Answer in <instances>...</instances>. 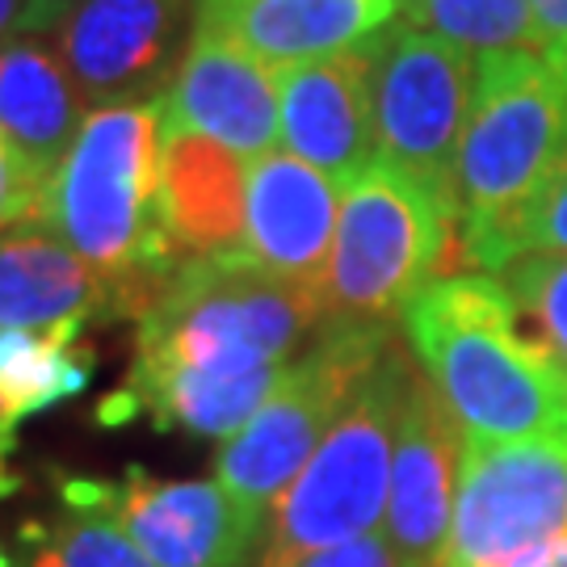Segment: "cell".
<instances>
[{"label":"cell","mask_w":567,"mask_h":567,"mask_svg":"<svg viewBox=\"0 0 567 567\" xmlns=\"http://www.w3.org/2000/svg\"><path fill=\"white\" fill-rule=\"evenodd\" d=\"M324 320V295L252 257H185L140 316L122 416L156 429L231 437L282 386L290 353Z\"/></svg>","instance_id":"obj_1"},{"label":"cell","mask_w":567,"mask_h":567,"mask_svg":"<svg viewBox=\"0 0 567 567\" xmlns=\"http://www.w3.org/2000/svg\"><path fill=\"white\" fill-rule=\"evenodd\" d=\"M425 379L471 442L567 437V370L508 286L492 274H450L404 307Z\"/></svg>","instance_id":"obj_2"},{"label":"cell","mask_w":567,"mask_h":567,"mask_svg":"<svg viewBox=\"0 0 567 567\" xmlns=\"http://www.w3.org/2000/svg\"><path fill=\"white\" fill-rule=\"evenodd\" d=\"M567 147V93L534 51H496L475 60V97L466 114L454 210L463 257L480 274H501V244L547 182Z\"/></svg>","instance_id":"obj_3"},{"label":"cell","mask_w":567,"mask_h":567,"mask_svg":"<svg viewBox=\"0 0 567 567\" xmlns=\"http://www.w3.org/2000/svg\"><path fill=\"white\" fill-rule=\"evenodd\" d=\"M156 97L89 110L76 143L47 182L39 224L110 278H168L177 252L156 215Z\"/></svg>","instance_id":"obj_4"},{"label":"cell","mask_w":567,"mask_h":567,"mask_svg":"<svg viewBox=\"0 0 567 567\" xmlns=\"http://www.w3.org/2000/svg\"><path fill=\"white\" fill-rule=\"evenodd\" d=\"M408 379L412 362L395 344H386L374 370L349 395L337 425L328 429L320 450L307 458L299 480L269 508L252 567H290L311 550L383 529L395 425Z\"/></svg>","instance_id":"obj_5"},{"label":"cell","mask_w":567,"mask_h":567,"mask_svg":"<svg viewBox=\"0 0 567 567\" xmlns=\"http://www.w3.org/2000/svg\"><path fill=\"white\" fill-rule=\"evenodd\" d=\"M458 215L446 198L383 161L341 189V219L324 278V324H386L454 252Z\"/></svg>","instance_id":"obj_6"},{"label":"cell","mask_w":567,"mask_h":567,"mask_svg":"<svg viewBox=\"0 0 567 567\" xmlns=\"http://www.w3.org/2000/svg\"><path fill=\"white\" fill-rule=\"evenodd\" d=\"M386 344V324H328L320 341L290 362L282 386L257 408V416L224 442L215 484L244 508L269 517Z\"/></svg>","instance_id":"obj_7"},{"label":"cell","mask_w":567,"mask_h":567,"mask_svg":"<svg viewBox=\"0 0 567 567\" xmlns=\"http://www.w3.org/2000/svg\"><path fill=\"white\" fill-rule=\"evenodd\" d=\"M362 47L379 161L454 206V168L475 97V55L408 21L383 25Z\"/></svg>","instance_id":"obj_8"},{"label":"cell","mask_w":567,"mask_h":567,"mask_svg":"<svg viewBox=\"0 0 567 567\" xmlns=\"http://www.w3.org/2000/svg\"><path fill=\"white\" fill-rule=\"evenodd\" d=\"M567 534V437H463L446 567H508Z\"/></svg>","instance_id":"obj_9"},{"label":"cell","mask_w":567,"mask_h":567,"mask_svg":"<svg viewBox=\"0 0 567 567\" xmlns=\"http://www.w3.org/2000/svg\"><path fill=\"white\" fill-rule=\"evenodd\" d=\"M161 131H189L231 147L244 164L282 140L278 72L231 39L194 25L173 84L156 97Z\"/></svg>","instance_id":"obj_10"},{"label":"cell","mask_w":567,"mask_h":567,"mask_svg":"<svg viewBox=\"0 0 567 567\" xmlns=\"http://www.w3.org/2000/svg\"><path fill=\"white\" fill-rule=\"evenodd\" d=\"M118 526L156 567H244L257 555L265 517L231 492L203 480L164 484L131 466L122 484H105Z\"/></svg>","instance_id":"obj_11"},{"label":"cell","mask_w":567,"mask_h":567,"mask_svg":"<svg viewBox=\"0 0 567 567\" xmlns=\"http://www.w3.org/2000/svg\"><path fill=\"white\" fill-rule=\"evenodd\" d=\"M194 0H76L60 30V55L89 110L143 102L173 63Z\"/></svg>","instance_id":"obj_12"},{"label":"cell","mask_w":567,"mask_h":567,"mask_svg":"<svg viewBox=\"0 0 567 567\" xmlns=\"http://www.w3.org/2000/svg\"><path fill=\"white\" fill-rule=\"evenodd\" d=\"M458 454H463V429L454 425L433 383L412 370L395 425L391 492L383 517V534L412 567H437L446 559Z\"/></svg>","instance_id":"obj_13"},{"label":"cell","mask_w":567,"mask_h":567,"mask_svg":"<svg viewBox=\"0 0 567 567\" xmlns=\"http://www.w3.org/2000/svg\"><path fill=\"white\" fill-rule=\"evenodd\" d=\"M337 219H341V185L316 164L278 147L248 164L244 257L324 295Z\"/></svg>","instance_id":"obj_14"},{"label":"cell","mask_w":567,"mask_h":567,"mask_svg":"<svg viewBox=\"0 0 567 567\" xmlns=\"http://www.w3.org/2000/svg\"><path fill=\"white\" fill-rule=\"evenodd\" d=\"M278 102L286 152L316 164L341 189L365 164L379 161L362 42L341 55L278 72Z\"/></svg>","instance_id":"obj_15"},{"label":"cell","mask_w":567,"mask_h":567,"mask_svg":"<svg viewBox=\"0 0 567 567\" xmlns=\"http://www.w3.org/2000/svg\"><path fill=\"white\" fill-rule=\"evenodd\" d=\"M400 13V0H194V25L244 47L274 72L353 51Z\"/></svg>","instance_id":"obj_16"},{"label":"cell","mask_w":567,"mask_h":567,"mask_svg":"<svg viewBox=\"0 0 567 567\" xmlns=\"http://www.w3.org/2000/svg\"><path fill=\"white\" fill-rule=\"evenodd\" d=\"M248 164L224 143L161 131L156 161V215L173 252L215 257L244 248Z\"/></svg>","instance_id":"obj_17"},{"label":"cell","mask_w":567,"mask_h":567,"mask_svg":"<svg viewBox=\"0 0 567 567\" xmlns=\"http://www.w3.org/2000/svg\"><path fill=\"white\" fill-rule=\"evenodd\" d=\"M126 278H110L42 231L0 236V328H51L93 316H140Z\"/></svg>","instance_id":"obj_18"},{"label":"cell","mask_w":567,"mask_h":567,"mask_svg":"<svg viewBox=\"0 0 567 567\" xmlns=\"http://www.w3.org/2000/svg\"><path fill=\"white\" fill-rule=\"evenodd\" d=\"M81 89L60 51L39 34L0 42V135L42 182L60 168L84 126Z\"/></svg>","instance_id":"obj_19"},{"label":"cell","mask_w":567,"mask_h":567,"mask_svg":"<svg viewBox=\"0 0 567 567\" xmlns=\"http://www.w3.org/2000/svg\"><path fill=\"white\" fill-rule=\"evenodd\" d=\"M84 320L51 328H0V425L18 429L51 404L72 400L89 383L81 353Z\"/></svg>","instance_id":"obj_20"},{"label":"cell","mask_w":567,"mask_h":567,"mask_svg":"<svg viewBox=\"0 0 567 567\" xmlns=\"http://www.w3.org/2000/svg\"><path fill=\"white\" fill-rule=\"evenodd\" d=\"M60 496L68 517L55 526H21V538L34 547L30 567H156L140 543L118 526L105 484L63 480Z\"/></svg>","instance_id":"obj_21"},{"label":"cell","mask_w":567,"mask_h":567,"mask_svg":"<svg viewBox=\"0 0 567 567\" xmlns=\"http://www.w3.org/2000/svg\"><path fill=\"white\" fill-rule=\"evenodd\" d=\"M400 18L416 30L454 42L480 55L496 51H534V4L529 0H408Z\"/></svg>","instance_id":"obj_22"},{"label":"cell","mask_w":567,"mask_h":567,"mask_svg":"<svg viewBox=\"0 0 567 567\" xmlns=\"http://www.w3.org/2000/svg\"><path fill=\"white\" fill-rule=\"evenodd\" d=\"M508 295L567 370V252H529L505 269Z\"/></svg>","instance_id":"obj_23"},{"label":"cell","mask_w":567,"mask_h":567,"mask_svg":"<svg viewBox=\"0 0 567 567\" xmlns=\"http://www.w3.org/2000/svg\"><path fill=\"white\" fill-rule=\"evenodd\" d=\"M529 252H567V147L501 244V269Z\"/></svg>","instance_id":"obj_24"},{"label":"cell","mask_w":567,"mask_h":567,"mask_svg":"<svg viewBox=\"0 0 567 567\" xmlns=\"http://www.w3.org/2000/svg\"><path fill=\"white\" fill-rule=\"evenodd\" d=\"M42 203H47V182L34 168H25L0 135V227L42 219Z\"/></svg>","instance_id":"obj_25"},{"label":"cell","mask_w":567,"mask_h":567,"mask_svg":"<svg viewBox=\"0 0 567 567\" xmlns=\"http://www.w3.org/2000/svg\"><path fill=\"white\" fill-rule=\"evenodd\" d=\"M290 567H412V564L391 547V538H386L383 529H374V534L349 538V543H337V547L311 550V555L295 559Z\"/></svg>","instance_id":"obj_26"},{"label":"cell","mask_w":567,"mask_h":567,"mask_svg":"<svg viewBox=\"0 0 567 567\" xmlns=\"http://www.w3.org/2000/svg\"><path fill=\"white\" fill-rule=\"evenodd\" d=\"M68 9H72L68 0H0V42L42 34L60 25Z\"/></svg>","instance_id":"obj_27"},{"label":"cell","mask_w":567,"mask_h":567,"mask_svg":"<svg viewBox=\"0 0 567 567\" xmlns=\"http://www.w3.org/2000/svg\"><path fill=\"white\" fill-rule=\"evenodd\" d=\"M534 4V34H538V51L555 47L567 39V0H529Z\"/></svg>","instance_id":"obj_28"},{"label":"cell","mask_w":567,"mask_h":567,"mask_svg":"<svg viewBox=\"0 0 567 567\" xmlns=\"http://www.w3.org/2000/svg\"><path fill=\"white\" fill-rule=\"evenodd\" d=\"M13 446H18V429L0 425V501H4V496L18 487V475L9 471V454H13ZM0 567H13L4 550H0Z\"/></svg>","instance_id":"obj_29"},{"label":"cell","mask_w":567,"mask_h":567,"mask_svg":"<svg viewBox=\"0 0 567 567\" xmlns=\"http://www.w3.org/2000/svg\"><path fill=\"white\" fill-rule=\"evenodd\" d=\"M508 567H567V534H559V538L547 543V547L529 550V555H522V559H513Z\"/></svg>","instance_id":"obj_30"},{"label":"cell","mask_w":567,"mask_h":567,"mask_svg":"<svg viewBox=\"0 0 567 567\" xmlns=\"http://www.w3.org/2000/svg\"><path fill=\"white\" fill-rule=\"evenodd\" d=\"M543 60L550 63V72L559 76V84H564V93H567V39H559L555 47H547V51H543Z\"/></svg>","instance_id":"obj_31"},{"label":"cell","mask_w":567,"mask_h":567,"mask_svg":"<svg viewBox=\"0 0 567 567\" xmlns=\"http://www.w3.org/2000/svg\"><path fill=\"white\" fill-rule=\"evenodd\" d=\"M68 4H76V0H68Z\"/></svg>","instance_id":"obj_32"},{"label":"cell","mask_w":567,"mask_h":567,"mask_svg":"<svg viewBox=\"0 0 567 567\" xmlns=\"http://www.w3.org/2000/svg\"><path fill=\"white\" fill-rule=\"evenodd\" d=\"M400 4H408V0H400Z\"/></svg>","instance_id":"obj_33"},{"label":"cell","mask_w":567,"mask_h":567,"mask_svg":"<svg viewBox=\"0 0 567 567\" xmlns=\"http://www.w3.org/2000/svg\"><path fill=\"white\" fill-rule=\"evenodd\" d=\"M437 567H446V564H437Z\"/></svg>","instance_id":"obj_34"}]
</instances>
